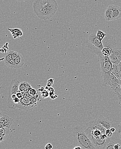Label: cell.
<instances>
[{
	"label": "cell",
	"instance_id": "obj_1",
	"mask_svg": "<svg viewBox=\"0 0 121 149\" xmlns=\"http://www.w3.org/2000/svg\"><path fill=\"white\" fill-rule=\"evenodd\" d=\"M87 128L85 130L86 134L97 149H105L111 141L110 138L104 140L102 136L106 134V129L98 123L97 119L91 120L86 124Z\"/></svg>",
	"mask_w": 121,
	"mask_h": 149
},
{
	"label": "cell",
	"instance_id": "obj_2",
	"mask_svg": "<svg viewBox=\"0 0 121 149\" xmlns=\"http://www.w3.org/2000/svg\"><path fill=\"white\" fill-rule=\"evenodd\" d=\"M91 51L98 56V61L100 62L101 67V73L103 78V87H107V81L112 73L113 64L110 58L104 56L102 53L101 50L92 45L89 47Z\"/></svg>",
	"mask_w": 121,
	"mask_h": 149
},
{
	"label": "cell",
	"instance_id": "obj_3",
	"mask_svg": "<svg viewBox=\"0 0 121 149\" xmlns=\"http://www.w3.org/2000/svg\"><path fill=\"white\" fill-rule=\"evenodd\" d=\"M72 135L74 146H80L82 149H97L82 127H74Z\"/></svg>",
	"mask_w": 121,
	"mask_h": 149
},
{
	"label": "cell",
	"instance_id": "obj_4",
	"mask_svg": "<svg viewBox=\"0 0 121 149\" xmlns=\"http://www.w3.org/2000/svg\"><path fill=\"white\" fill-rule=\"evenodd\" d=\"M33 9L35 14L42 20H47L51 18L55 14V13L33 3Z\"/></svg>",
	"mask_w": 121,
	"mask_h": 149
},
{
	"label": "cell",
	"instance_id": "obj_5",
	"mask_svg": "<svg viewBox=\"0 0 121 149\" xmlns=\"http://www.w3.org/2000/svg\"><path fill=\"white\" fill-rule=\"evenodd\" d=\"M34 3L55 13L58 10V4L55 0H35Z\"/></svg>",
	"mask_w": 121,
	"mask_h": 149
},
{
	"label": "cell",
	"instance_id": "obj_6",
	"mask_svg": "<svg viewBox=\"0 0 121 149\" xmlns=\"http://www.w3.org/2000/svg\"><path fill=\"white\" fill-rule=\"evenodd\" d=\"M107 86H109L115 95L120 92V81L112 73L107 81Z\"/></svg>",
	"mask_w": 121,
	"mask_h": 149
},
{
	"label": "cell",
	"instance_id": "obj_7",
	"mask_svg": "<svg viewBox=\"0 0 121 149\" xmlns=\"http://www.w3.org/2000/svg\"><path fill=\"white\" fill-rule=\"evenodd\" d=\"M36 106V103H32L28 98L23 97L21 99L20 103L17 109L26 111H30Z\"/></svg>",
	"mask_w": 121,
	"mask_h": 149
},
{
	"label": "cell",
	"instance_id": "obj_8",
	"mask_svg": "<svg viewBox=\"0 0 121 149\" xmlns=\"http://www.w3.org/2000/svg\"><path fill=\"white\" fill-rule=\"evenodd\" d=\"M113 64H119L121 62V47H114L109 57Z\"/></svg>",
	"mask_w": 121,
	"mask_h": 149
},
{
	"label": "cell",
	"instance_id": "obj_9",
	"mask_svg": "<svg viewBox=\"0 0 121 149\" xmlns=\"http://www.w3.org/2000/svg\"><path fill=\"white\" fill-rule=\"evenodd\" d=\"M88 40L89 43L101 51L104 48L103 42L97 37L95 33H92L89 36Z\"/></svg>",
	"mask_w": 121,
	"mask_h": 149
},
{
	"label": "cell",
	"instance_id": "obj_10",
	"mask_svg": "<svg viewBox=\"0 0 121 149\" xmlns=\"http://www.w3.org/2000/svg\"><path fill=\"white\" fill-rule=\"evenodd\" d=\"M13 119L12 118L3 114L1 113L0 115V127H6L10 128H11Z\"/></svg>",
	"mask_w": 121,
	"mask_h": 149
},
{
	"label": "cell",
	"instance_id": "obj_11",
	"mask_svg": "<svg viewBox=\"0 0 121 149\" xmlns=\"http://www.w3.org/2000/svg\"><path fill=\"white\" fill-rule=\"evenodd\" d=\"M103 41L104 47H110L112 50H113L114 47H115V38L114 37L110 36L108 34L106 35V36Z\"/></svg>",
	"mask_w": 121,
	"mask_h": 149
},
{
	"label": "cell",
	"instance_id": "obj_12",
	"mask_svg": "<svg viewBox=\"0 0 121 149\" xmlns=\"http://www.w3.org/2000/svg\"><path fill=\"white\" fill-rule=\"evenodd\" d=\"M20 82L16 79H12L11 82L9 90V97L12 95H17L19 91V85Z\"/></svg>",
	"mask_w": 121,
	"mask_h": 149
},
{
	"label": "cell",
	"instance_id": "obj_13",
	"mask_svg": "<svg viewBox=\"0 0 121 149\" xmlns=\"http://www.w3.org/2000/svg\"><path fill=\"white\" fill-rule=\"evenodd\" d=\"M97 121L100 124L106 129H110L113 127V123L108 117H104L101 116L99 118H97Z\"/></svg>",
	"mask_w": 121,
	"mask_h": 149
},
{
	"label": "cell",
	"instance_id": "obj_14",
	"mask_svg": "<svg viewBox=\"0 0 121 149\" xmlns=\"http://www.w3.org/2000/svg\"><path fill=\"white\" fill-rule=\"evenodd\" d=\"M121 17V8L117 5H113L112 21L118 20Z\"/></svg>",
	"mask_w": 121,
	"mask_h": 149
},
{
	"label": "cell",
	"instance_id": "obj_15",
	"mask_svg": "<svg viewBox=\"0 0 121 149\" xmlns=\"http://www.w3.org/2000/svg\"><path fill=\"white\" fill-rule=\"evenodd\" d=\"M10 129L6 127L0 128V141L1 142L5 141L8 137Z\"/></svg>",
	"mask_w": 121,
	"mask_h": 149
},
{
	"label": "cell",
	"instance_id": "obj_16",
	"mask_svg": "<svg viewBox=\"0 0 121 149\" xmlns=\"http://www.w3.org/2000/svg\"><path fill=\"white\" fill-rule=\"evenodd\" d=\"M8 30L10 32L12 37L14 39L21 38L23 35V32L19 29H8Z\"/></svg>",
	"mask_w": 121,
	"mask_h": 149
},
{
	"label": "cell",
	"instance_id": "obj_17",
	"mask_svg": "<svg viewBox=\"0 0 121 149\" xmlns=\"http://www.w3.org/2000/svg\"><path fill=\"white\" fill-rule=\"evenodd\" d=\"M113 5H109L105 11L104 17L106 21H112Z\"/></svg>",
	"mask_w": 121,
	"mask_h": 149
},
{
	"label": "cell",
	"instance_id": "obj_18",
	"mask_svg": "<svg viewBox=\"0 0 121 149\" xmlns=\"http://www.w3.org/2000/svg\"><path fill=\"white\" fill-rule=\"evenodd\" d=\"M17 65V69L20 68L24 64V59L21 54H19L18 56L15 60Z\"/></svg>",
	"mask_w": 121,
	"mask_h": 149
},
{
	"label": "cell",
	"instance_id": "obj_19",
	"mask_svg": "<svg viewBox=\"0 0 121 149\" xmlns=\"http://www.w3.org/2000/svg\"><path fill=\"white\" fill-rule=\"evenodd\" d=\"M112 73L119 79L120 78V69L119 64H113L112 70Z\"/></svg>",
	"mask_w": 121,
	"mask_h": 149
},
{
	"label": "cell",
	"instance_id": "obj_20",
	"mask_svg": "<svg viewBox=\"0 0 121 149\" xmlns=\"http://www.w3.org/2000/svg\"><path fill=\"white\" fill-rule=\"evenodd\" d=\"M101 52L104 56L110 57L112 54V50L110 47H104V48L101 51Z\"/></svg>",
	"mask_w": 121,
	"mask_h": 149
},
{
	"label": "cell",
	"instance_id": "obj_21",
	"mask_svg": "<svg viewBox=\"0 0 121 149\" xmlns=\"http://www.w3.org/2000/svg\"><path fill=\"white\" fill-rule=\"evenodd\" d=\"M106 36V34L104 32H102L101 30H98L96 34V36L98 39L101 41H103L104 38Z\"/></svg>",
	"mask_w": 121,
	"mask_h": 149
},
{
	"label": "cell",
	"instance_id": "obj_22",
	"mask_svg": "<svg viewBox=\"0 0 121 149\" xmlns=\"http://www.w3.org/2000/svg\"><path fill=\"white\" fill-rule=\"evenodd\" d=\"M6 65L10 68H12V69H17V65H16V63H15V60H12V59L8 62L7 63H5Z\"/></svg>",
	"mask_w": 121,
	"mask_h": 149
},
{
	"label": "cell",
	"instance_id": "obj_23",
	"mask_svg": "<svg viewBox=\"0 0 121 149\" xmlns=\"http://www.w3.org/2000/svg\"><path fill=\"white\" fill-rule=\"evenodd\" d=\"M12 51L8 52L4 56V59H3V61H4L5 63L8 62L9 61L12 60Z\"/></svg>",
	"mask_w": 121,
	"mask_h": 149
},
{
	"label": "cell",
	"instance_id": "obj_24",
	"mask_svg": "<svg viewBox=\"0 0 121 149\" xmlns=\"http://www.w3.org/2000/svg\"><path fill=\"white\" fill-rule=\"evenodd\" d=\"M115 144V143L114 142L111 140L110 142L108 143L107 146H106L105 149H115L114 148ZM120 149H121V148Z\"/></svg>",
	"mask_w": 121,
	"mask_h": 149
},
{
	"label": "cell",
	"instance_id": "obj_25",
	"mask_svg": "<svg viewBox=\"0 0 121 149\" xmlns=\"http://www.w3.org/2000/svg\"><path fill=\"white\" fill-rule=\"evenodd\" d=\"M26 82L23 81V82H20L19 85V91L21 92H24L25 91V88H26Z\"/></svg>",
	"mask_w": 121,
	"mask_h": 149
},
{
	"label": "cell",
	"instance_id": "obj_26",
	"mask_svg": "<svg viewBox=\"0 0 121 149\" xmlns=\"http://www.w3.org/2000/svg\"><path fill=\"white\" fill-rule=\"evenodd\" d=\"M116 95H117L118 99H119V104H120V105L121 107V95H120V94H119V93H117V94H116ZM118 132L119 133H120L121 132V121L120 124V125H119V128H118Z\"/></svg>",
	"mask_w": 121,
	"mask_h": 149
},
{
	"label": "cell",
	"instance_id": "obj_27",
	"mask_svg": "<svg viewBox=\"0 0 121 149\" xmlns=\"http://www.w3.org/2000/svg\"><path fill=\"white\" fill-rule=\"evenodd\" d=\"M19 53L15 51H12V59L15 60L19 55Z\"/></svg>",
	"mask_w": 121,
	"mask_h": 149
},
{
	"label": "cell",
	"instance_id": "obj_28",
	"mask_svg": "<svg viewBox=\"0 0 121 149\" xmlns=\"http://www.w3.org/2000/svg\"><path fill=\"white\" fill-rule=\"evenodd\" d=\"M41 95L44 98H46L50 95V94L47 91L44 90L41 93Z\"/></svg>",
	"mask_w": 121,
	"mask_h": 149
},
{
	"label": "cell",
	"instance_id": "obj_29",
	"mask_svg": "<svg viewBox=\"0 0 121 149\" xmlns=\"http://www.w3.org/2000/svg\"><path fill=\"white\" fill-rule=\"evenodd\" d=\"M29 94H30V96H34L37 93V91L35 89L31 88V89L28 91Z\"/></svg>",
	"mask_w": 121,
	"mask_h": 149
},
{
	"label": "cell",
	"instance_id": "obj_30",
	"mask_svg": "<svg viewBox=\"0 0 121 149\" xmlns=\"http://www.w3.org/2000/svg\"><path fill=\"white\" fill-rule=\"evenodd\" d=\"M23 95H24V92H21L19 91L17 93V97L20 99H21L23 97Z\"/></svg>",
	"mask_w": 121,
	"mask_h": 149
},
{
	"label": "cell",
	"instance_id": "obj_31",
	"mask_svg": "<svg viewBox=\"0 0 121 149\" xmlns=\"http://www.w3.org/2000/svg\"><path fill=\"white\" fill-rule=\"evenodd\" d=\"M31 86L29 83L27 82L26 85V88H25V91H24V92H28L30 90V89L31 88Z\"/></svg>",
	"mask_w": 121,
	"mask_h": 149
},
{
	"label": "cell",
	"instance_id": "obj_32",
	"mask_svg": "<svg viewBox=\"0 0 121 149\" xmlns=\"http://www.w3.org/2000/svg\"><path fill=\"white\" fill-rule=\"evenodd\" d=\"M106 134L107 137L110 138V137H112V135H113V133L111 132L110 129H106Z\"/></svg>",
	"mask_w": 121,
	"mask_h": 149
},
{
	"label": "cell",
	"instance_id": "obj_33",
	"mask_svg": "<svg viewBox=\"0 0 121 149\" xmlns=\"http://www.w3.org/2000/svg\"><path fill=\"white\" fill-rule=\"evenodd\" d=\"M28 98L29 99V100H30L32 103H34V104H36L37 101L36 99L34 97V96H30Z\"/></svg>",
	"mask_w": 121,
	"mask_h": 149
},
{
	"label": "cell",
	"instance_id": "obj_34",
	"mask_svg": "<svg viewBox=\"0 0 121 149\" xmlns=\"http://www.w3.org/2000/svg\"><path fill=\"white\" fill-rule=\"evenodd\" d=\"M53 148V145L50 143H48L45 147V149H52Z\"/></svg>",
	"mask_w": 121,
	"mask_h": 149
},
{
	"label": "cell",
	"instance_id": "obj_35",
	"mask_svg": "<svg viewBox=\"0 0 121 149\" xmlns=\"http://www.w3.org/2000/svg\"><path fill=\"white\" fill-rule=\"evenodd\" d=\"M34 96V97L36 99L37 101H40V96L39 93L37 92V94Z\"/></svg>",
	"mask_w": 121,
	"mask_h": 149
},
{
	"label": "cell",
	"instance_id": "obj_36",
	"mask_svg": "<svg viewBox=\"0 0 121 149\" xmlns=\"http://www.w3.org/2000/svg\"><path fill=\"white\" fill-rule=\"evenodd\" d=\"M30 96V94H29V92H24V95H23V97L25 98H29Z\"/></svg>",
	"mask_w": 121,
	"mask_h": 149
},
{
	"label": "cell",
	"instance_id": "obj_37",
	"mask_svg": "<svg viewBox=\"0 0 121 149\" xmlns=\"http://www.w3.org/2000/svg\"><path fill=\"white\" fill-rule=\"evenodd\" d=\"M52 85H53V84H52V83L48 81V82H47V85H46V87H49V88H50V87H51V86H52Z\"/></svg>",
	"mask_w": 121,
	"mask_h": 149
},
{
	"label": "cell",
	"instance_id": "obj_38",
	"mask_svg": "<svg viewBox=\"0 0 121 149\" xmlns=\"http://www.w3.org/2000/svg\"><path fill=\"white\" fill-rule=\"evenodd\" d=\"M45 90V88H44V87H41V88H40L39 89V91H40V92H43V91H44Z\"/></svg>",
	"mask_w": 121,
	"mask_h": 149
},
{
	"label": "cell",
	"instance_id": "obj_39",
	"mask_svg": "<svg viewBox=\"0 0 121 149\" xmlns=\"http://www.w3.org/2000/svg\"><path fill=\"white\" fill-rule=\"evenodd\" d=\"M48 81H49V82H50V83H52V84H53L54 83V79H49V80H48Z\"/></svg>",
	"mask_w": 121,
	"mask_h": 149
},
{
	"label": "cell",
	"instance_id": "obj_40",
	"mask_svg": "<svg viewBox=\"0 0 121 149\" xmlns=\"http://www.w3.org/2000/svg\"><path fill=\"white\" fill-rule=\"evenodd\" d=\"M110 130H111V131L113 133L115 131V128L112 127V128H110Z\"/></svg>",
	"mask_w": 121,
	"mask_h": 149
},
{
	"label": "cell",
	"instance_id": "obj_41",
	"mask_svg": "<svg viewBox=\"0 0 121 149\" xmlns=\"http://www.w3.org/2000/svg\"><path fill=\"white\" fill-rule=\"evenodd\" d=\"M17 1L21 2H28L31 1V0H17Z\"/></svg>",
	"mask_w": 121,
	"mask_h": 149
},
{
	"label": "cell",
	"instance_id": "obj_42",
	"mask_svg": "<svg viewBox=\"0 0 121 149\" xmlns=\"http://www.w3.org/2000/svg\"><path fill=\"white\" fill-rule=\"evenodd\" d=\"M73 149H82V148H81L80 147V146H75V147H74V148Z\"/></svg>",
	"mask_w": 121,
	"mask_h": 149
},
{
	"label": "cell",
	"instance_id": "obj_43",
	"mask_svg": "<svg viewBox=\"0 0 121 149\" xmlns=\"http://www.w3.org/2000/svg\"><path fill=\"white\" fill-rule=\"evenodd\" d=\"M119 66H120V75L121 77V62L119 64Z\"/></svg>",
	"mask_w": 121,
	"mask_h": 149
},
{
	"label": "cell",
	"instance_id": "obj_44",
	"mask_svg": "<svg viewBox=\"0 0 121 149\" xmlns=\"http://www.w3.org/2000/svg\"><path fill=\"white\" fill-rule=\"evenodd\" d=\"M119 94H120L121 95V84L120 83V92H119Z\"/></svg>",
	"mask_w": 121,
	"mask_h": 149
},
{
	"label": "cell",
	"instance_id": "obj_45",
	"mask_svg": "<svg viewBox=\"0 0 121 149\" xmlns=\"http://www.w3.org/2000/svg\"><path fill=\"white\" fill-rule=\"evenodd\" d=\"M119 81H120V83L121 84V77H120V79H119Z\"/></svg>",
	"mask_w": 121,
	"mask_h": 149
},
{
	"label": "cell",
	"instance_id": "obj_46",
	"mask_svg": "<svg viewBox=\"0 0 121 149\" xmlns=\"http://www.w3.org/2000/svg\"><path fill=\"white\" fill-rule=\"evenodd\" d=\"M120 140H121V132L120 133Z\"/></svg>",
	"mask_w": 121,
	"mask_h": 149
}]
</instances>
